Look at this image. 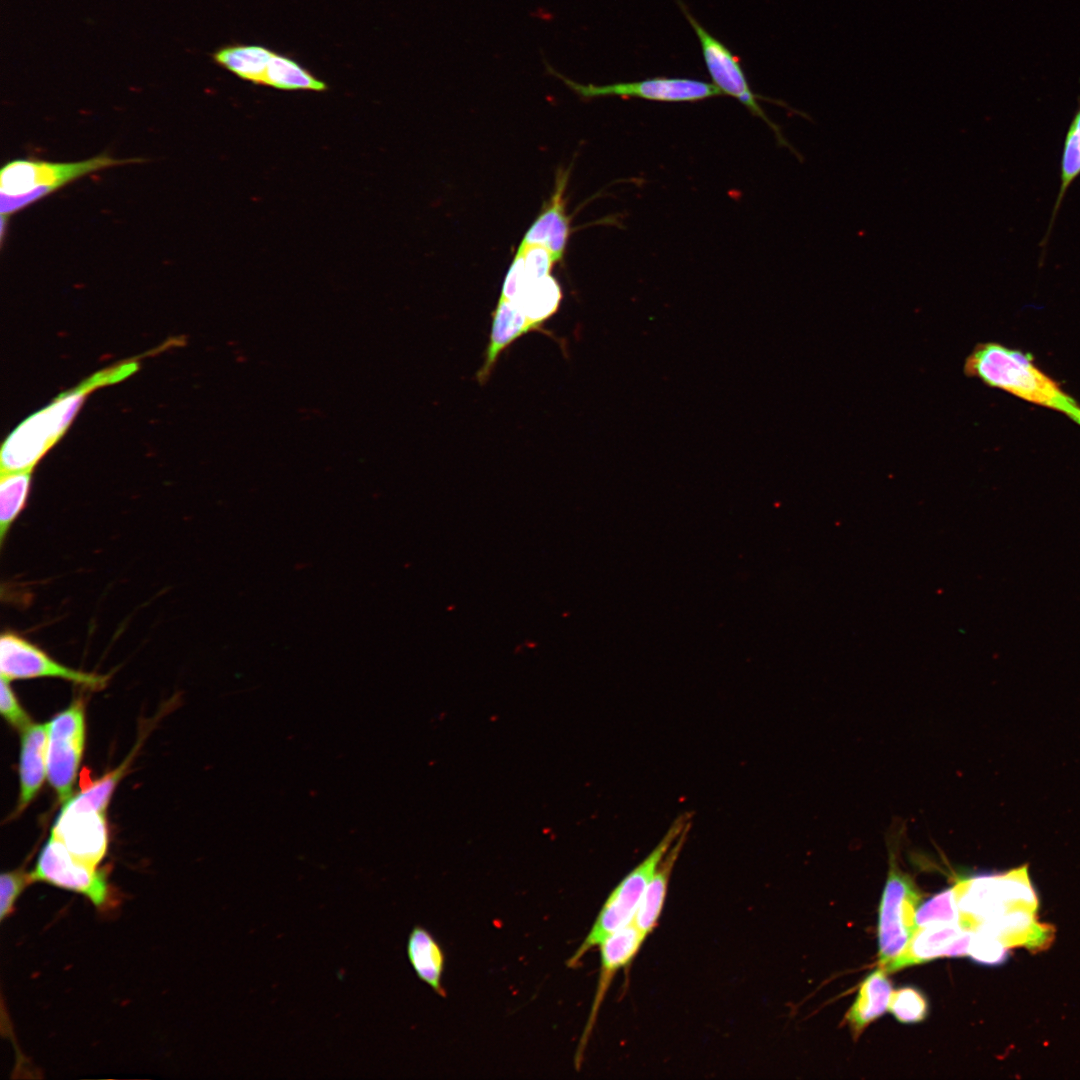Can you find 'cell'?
Returning <instances> with one entry per match:
<instances>
[{"label":"cell","mask_w":1080,"mask_h":1080,"mask_svg":"<svg viewBox=\"0 0 1080 1080\" xmlns=\"http://www.w3.org/2000/svg\"><path fill=\"white\" fill-rule=\"evenodd\" d=\"M30 878L32 882H45L82 894L98 910H108L117 904L108 872L77 859L52 836L43 846Z\"/></svg>","instance_id":"obj_6"},{"label":"cell","mask_w":1080,"mask_h":1080,"mask_svg":"<svg viewBox=\"0 0 1080 1080\" xmlns=\"http://www.w3.org/2000/svg\"><path fill=\"white\" fill-rule=\"evenodd\" d=\"M1 677L8 681L37 677H57L93 689L105 686L107 678L67 667L49 656L16 631L6 630L0 637Z\"/></svg>","instance_id":"obj_11"},{"label":"cell","mask_w":1080,"mask_h":1080,"mask_svg":"<svg viewBox=\"0 0 1080 1080\" xmlns=\"http://www.w3.org/2000/svg\"><path fill=\"white\" fill-rule=\"evenodd\" d=\"M21 732L18 810L34 799L47 776L48 724L31 723Z\"/></svg>","instance_id":"obj_17"},{"label":"cell","mask_w":1080,"mask_h":1080,"mask_svg":"<svg viewBox=\"0 0 1080 1080\" xmlns=\"http://www.w3.org/2000/svg\"><path fill=\"white\" fill-rule=\"evenodd\" d=\"M967 954L980 964L995 966L1008 958V946L994 935L974 930Z\"/></svg>","instance_id":"obj_29"},{"label":"cell","mask_w":1080,"mask_h":1080,"mask_svg":"<svg viewBox=\"0 0 1080 1080\" xmlns=\"http://www.w3.org/2000/svg\"><path fill=\"white\" fill-rule=\"evenodd\" d=\"M971 936L972 930L965 929L960 923H934L918 927L902 954L885 970L893 972L943 956H964Z\"/></svg>","instance_id":"obj_14"},{"label":"cell","mask_w":1080,"mask_h":1080,"mask_svg":"<svg viewBox=\"0 0 1080 1080\" xmlns=\"http://www.w3.org/2000/svg\"><path fill=\"white\" fill-rule=\"evenodd\" d=\"M690 828L682 832L662 858L636 910L632 922L646 937L657 925L673 868L687 840Z\"/></svg>","instance_id":"obj_18"},{"label":"cell","mask_w":1080,"mask_h":1080,"mask_svg":"<svg viewBox=\"0 0 1080 1080\" xmlns=\"http://www.w3.org/2000/svg\"><path fill=\"white\" fill-rule=\"evenodd\" d=\"M568 178V170H558L552 195L544 203L520 243L546 247L556 262L563 258L570 235V219L566 212L565 198Z\"/></svg>","instance_id":"obj_15"},{"label":"cell","mask_w":1080,"mask_h":1080,"mask_svg":"<svg viewBox=\"0 0 1080 1080\" xmlns=\"http://www.w3.org/2000/svg\"><path fill=\"white\" fill-rule=\"evenodd\" d=\"M676 2L699 39L703 59L713 84L720 90L722 95L736 98L753 115L761 118L774 132L778 143L789 148L800 158L796 150L782 135L780 128L768 118L758 103V99L766 101L771 99L753 92L738 56L733 54L724 43L706 30L697 19L693 17L682 0H676Z\"/></svg>","instance_id":"obj_8"},{"label":"cell","mask_w":1080,"mask_h":1080,"mask_svg":"<svg viewBox=\"0 0 1080 1080\" xmlns=\"http://www.w3.org/2000/svg\"><path fill=\"white\" fill-rule=\"evenodd\" d=\"M51 836L59 840L74 857L97 867L108 847L105 813L63 806Z\"/></svg>","instance_id":"obj_12"},{"label":"cell","mask_w":1080,"mask_h":1080,"mask_svg":"<svg viewBox=\"0 0 1080 1080\" xmlns=\"http://www.w3.org/2000/svg\"><path fill=\"white\" fill-rule=\"evenodd\" d=\"M0 711L10 725L21 731L31 724L29 715L21 706L10 686V681L4 677H1Z\"/></svg>","instance_id":"obj_32"},{"label":"cell","mask_w":1080,"mask_h":1080,"mask_svg":"<svg viewBox=\"0 0 1080 1080\" xmlns=\"http://www.w3.org/2000/svg\"><path fill=\"white\" fill-rule=\"evenodd\" d=\"M31 470L1 472L0 476V545L24 510L31 484Z\"/></svg>","instance_id":"obj_24"},{"label":"cell","mask_w":1080,"mask_h":1080,"mask_svg":"<svg viewBox=\"0 0 1080 1080\" xmlns=\"http://www.w3.org/2000/svg\"><path fill=\"white\" fill-rule=\"evenodd\" d=\"M537 330L516 302L499 299L492 313L491 332L484 361L476 374L479 384L488 381L499 356L507 347L521 336Z\"/></svg>","instance_id":"obj_16"},{"label":"cell","mask_w":1080,"mask_h":1080,"mask_svg":"<svg viewBox=\"0 0 1080 1080\" xmlns=\"http://www.w3.org/2000/svg\"><path fill=\"white\" fill-rule=\"evenodd\" d=\"M888 1010L901 1023H918L926 1018L928 1003L919 990L902 987L892 992Z\"/></svg>","instance_id":"obj_28"},{"label":"cell","mask_w":1080,"mask_h":1080,"mask_svg":"<svg viewBox=\"0 0 1080 1080\" xmlns=\"http://www.w3.org/2000/svg\"><path fill=\"white\" fill-rule=\"evenodd\" d=\"M518 249L523 254L528 282L551 274V270L554 263H556V260L546 247L542 245L520 244Z\"/></svg>","instance_id":"obj_31"},{"label":"cell","mask_w":1080,"mask_h":1080,"mask_svg":"<svg viewBox=\"0 0 1080 1080\" xmlns=\"http://www.w3.org/2000/svg\"><path fill=\"white\" fill-rule=\"evenodd\" d=\"M32 883L30 873L17 869L0 877V918L4 921L15 909V903L26 886Z\"/></svg>","instance_id":"obj_30"},{"label":"cell","mask_w":1080,"mask_h":1080,"mask_svg":"<svg viewBox=\"0 0 1080 1080\" xmlns=\"http://www.w3.org/2000/svg\"><path fill=\"white\" fill-rule=\"evenodd\" d=\"M883 967L871 972L861 983L856 999L846 1019L855 1034H859L872 1021L888 1009L892 986Z\"/></svg>","instance_id":"obj_19"},{"label":"cell","mask_w":1080,"mask_h":1080,"mask_svg":"<svg viewBox=\"0 0 1080 1080\" xmlns=\"http://www.w3.org/2000/svg\"><path fill=\"white\" fill-rule=\"evenodd\" d=\"M963 372L989 387L1061 412L1080 425V405L1035 365L1029 353L994 341L978 343L966 357Z\"/></svg>","instance_id":"obj_1"},{"label":"cell","mask_w":1080,"mask_h":1080,"mask_svg":"<svg viewBox=\"0 0 1080 1080\" xmlns=\"http://www.w3.org/2000/svg\"><path fill=\"white\" fill-rule=\"evenodd\" d=\"M107 383L98 374L77 388L61 394L49 406L22 422L7 438L1 450V472L33 470L36 463L63 435L86 394Z\"/></svg>","instance_id":"obj_3"},{"label":"cell","mask_w":1080,"mask_h":1080,"mask_svg":"<svg viewBox=\"0 0 1080 1080\" xmlns=\"http://www.w3.org/2000/svg\"><path fill=\"white\" fill-rule=\"evenodd\" d=\"M407 956L416 975L437 994L444 996L442 973L444 954L436 939L421 926H415L408 937Z\"/></svg>","instance_id":"obj_20"},{"label":"cell","mask_w":1080,"mask_h":1080,"mask_svg":"<svg viewBox=\"0 0 1080 1080\" xmlns=\"http://www.w3.org/2000/svg\"><path fill=\"white\" fill-rule=\"evenodd\" d=\"M281 90L324 91L326 84L291 57L274 52L263 84Z\"/></svg>","instance_id":"obj_25"},{"label":"cell","mask_w":1080,"mask_h":1080,"mask_svg":"<svg viewBox=\"0 0 1080 1080\" xmlns=\"http://www.w3.org/2000/svg\"><path fill=\"white\" fill-rule=\"evenodd\" d=\"M915 921L917 928L934 923H960L954 888L938 893L918 907Z\"/></svg>","instance_id":"obj_27"},{"label":"cell","mask_w":1080,"mask_h":1080,"mask_svg":"<svg viewBox=\"0 0 1080 1080\" xmlns=\"http://www.w3.org/2000/svg\"><path fill=\"white\" fill-rule=\"evenodd\" d=\"M85 743V710L81 700L48 723L47 777L63 803L71 798Z\"/></svg>","instance_id":"obj_9"},{"label":"cell","mask_w":1080,"mask_h":1080,"mask_svg":"<svg viewBox=\"0 0 1080 1080\" xmlns=\"http://www.w3.org/2000/svg\"><path fill=\"white\" fill-rule=\"evenodd\" d=\"M547 69L583 99L617 96L660 102H697L722 95L713 83L696 79L654 77L635 82L583 85L557 73L549 65Z\"/></svg>","instance_id":"obj_10"},{"label":"cell","mask_w":1080,"mask_h":1080,"mask_svg":"<svg viewBox=\"0 0 1080 1080\" xmlns=\"http://www.w3.org/2000/svg\"><path fill=\"white\" fill-rule=\"evenodd\" d=\"M960 923L967 930L996 919L1012 909L1037 907V897L1029 881L1027 867L1004 874L978 875L959 880L954 886Z\"/></svg>","instance_id":"obj_5"},{"label":"cell","mask_w":1080,"mask_h":1080,"mask_svg":"<svg viewBox=\"0 0 1080 1080\" xmlns=\"http://www.w3.org/2000/svg\"><path fill=\"white\" fill-rule=\"evenodd\" d=\"M273 54L274 51L261 45L230 44L216 49L211 58L240 79L262 85Z\"/></svg>","instance_id":"obj_21"},{"label":"cell","mask_w":1080,"mask_h":1080,"mask_svg":"<svg viewBox=\"0 0 1080 1080\" xmlns=\"http://www.w3.org/2000/svg\"><path fill=\"white\" fill-rule=\"evenodd\" d=\"M692 815H679L650 854L615 887L599 911L590 931L567 965L576 967L591 949L608 936L633 921L641 898L662 858L682 832L691 827Z\"/></svg>","instance_id":"obj_4"},{"label":"cell","mask_w":1080,"mask_h":1080,"mask_svg":"<svg viewBox=\"0 0 1080 1080\" xmlns=\"http://www.w3.org/2000/svg\"><path fill=\"white\" fill-rule=\"evenodd\" d=\"M646 936L633 922L618 929L600 945V974L591 1013L580 1040L576 1055V1065L581 1063L584 1049L593 1030L599 1008L616 973L627 966L639 952Z\"/></svg>","instance_id":"obj_13"},{"label":"cell","mask_w":1080,"mask_h":1080,"mask_svg":"<svg viewBox=\"0 0 1080 1080\" xmlns=\"http://www.w3.org/2000/svg\"><path fill=\"white\" fill-rule=\"evenodd\" d=\"M920 901L914 882L891 857L879 910V956L884 969L902 954L917 929L915 916Z\"/></svg>","instance_id":"obj_7"},{"label":"cell","mask_w":1080,"mask_h":1080,"mask_svg":"<svg viewBox=\"0 0 1080 1080\" xmlns=\"http://www.w3.org/2000/svg\"><path fill=\"white\" fill-rule=\"evenodd\" d=\"M527 283L523 254L517 249L504 278L499 299L517 302Z\"/></svg>","instance_id":"obj_33"},{"label":"cell","mask_w":1080,"mask_h":1080,"mask_svg":"<svg viewBox=\"0 0 1080 1080\" xmlns=\"http://www.w3.org/2000/svg\"><path fill=\"white\" fill-rule=\"evenodd\" d=\"M561 300V286L558 280L549 274L529 281L516 303L527 319L538 330H542L543 323L558 311Z\"/></svg>","instance_id":"obj_22"},{"label":"cell","mask_w":1080,"mask_h":1080,"mask_svg":"<svg viewBox=\"0 0 1080 1080\" xmlns=\"http://www.w3.org/2000/svg\"><path fill=\"white\" fill-rule=\"evenodd\" d=\"M1078 176H1080V99L1064 140L1060 162V187L1046 235L1040 244L1042 257L1067 190Z\"/></svg>","instance_id":"obj_23"},{"label":"cell","mask_w":1080,"mask_h":1080,"mask_svg":"<svg viewBox=\"0 0 1080 1080\" xmlns=\"http://www.w3.org/2000/svg\"><path fill=\"white\" fill-rule=\"evenodd\" d=\"M126 769L125 763L110 771L86 789L64 802L65 807L75 810H93L105 813L111 796Z\"/></svg>","instance_id":"obj_26"},{"label":"cell","mask_w":1080,"mask_h":1080,"mask_svg":"<svg viewBox=\"0 0 1080 1080\" xmlns=\"http://www.w3.org/2000/svg\"><path fill=\"white\" fill-rule=\"evenodd\" d=\"M139 162H143V159H117L106 153L75 162H51L34 158L11 160L0 172L1 215L10 217L86 175Z\"/></svg>","instance_id":"obj_2"}]
</instances>
